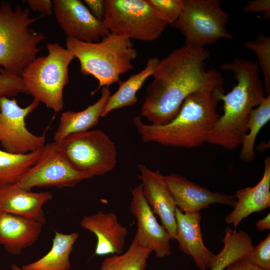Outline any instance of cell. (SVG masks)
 I'll use <instances>...</instances> for the list:
<instances>
[{
	"instance_id": "cell-25",
	"label": "cell",
	"mask_w": 270,
	"mask_h": 270,
	"mask_svg": "<svg viewBox=\"0 0 270 270\" xmlns=\"http://www.w3.org/2000/svg\"><path fill=\"white\" fill-rule=\"evenodd\" d=\"M42 149L24 154L0 150V188L18 183L38 161Z\"/></svg>"
},
{
	"instance_id": "cell-1",
	"label": "cell",
	"mask_w": 270,
	"mask_h": 270,
	"mask_svg": "<svg viewBox=\"0 0 270 270\" xmlns=\"http://www.w3.org/2000/svg\"><path fill=\"white\" fill-rule=\"evenodd\" d=\"M210 55L204 48L184 45L160 60L146 88L141 116L153 125L166 124L176 117L190 94L222 87L220 73L206 69Z\"/></svg>"
},
{
	"instance_id": "cell-4",
	"label": "cell",
	"mask_w": 270,
	"mask_h": 270,
	"mask_svg": "<svg viewBox=\"0 0 270 270\" xmlns=\"http://www.w3.org/2000/svg\"><path fill=\"white\" fill-rule=\"evenodd\" d=\"M44 16L32 17L28 8L0 2V68L21 77L37 57L39 44L46 38L44 32L30 27Z\"/></svg>"
},
{
	"instance_id": "cell-6",
	"label": "cell",
	"mask_w": 270,
	"mask_h": 270,
	"mask_svg": "<svg viewBox=\"0 0 270 270\" xmlns=\"http://www.w3.org/2000/svg\"><path fill=\"white\" fill-rule=\"evenodd\" d=\"M46 47L48 55L37 56L21 78L26 94L58 112L64 107L63 90L69 82L68 66L74 58L58 42L48 43Z\"/></svg>"
},
{
	"instance_id": "cell-2",
	"label": "cell",
	"mask_w": 270,
	"mask_h": 270,
	"mask_svg": "<svg viewBox=\"0 0 270 270\" xmlns=\"http://www.w3.org/2000/svg\"><path fill=\"white\" fill-rule=\"evenodd\" d=\"M222 87L203 90L189 95L178 114L170 122L160 126L146 124L140 116L132 118V124L146 142H154L164 146L193 148L206 142L218 119L216 108Z\"/></svg>"
},
{
	"instance_id": "cell-30",
	"label": "cell",
	"mask_w": 270,
	"mask_h": 270,
	"mask_svg": "<svg viewBox=\"0 0 270 270\" xmlns=\"http://www.w3.org/2000/svg\"><path fill=\"white\" fill-rule=\"evenodd\" d=\"M252 266L262 270H270V234L256 246H253L245 256Z\"/></svg>"
},
{
	"instance_id": "cell-17",
	"label": "cell",
	"mask_w": 270,
	"mask_h": 270,
	"mask_svg": "<svg viewBox=\"0 0 270 270\" xmlns=\"http://www.w3.org/2000/svg\"><path fill=\"white\" fill-rule=\"evenodd\" d=\"M80 225L96 236V256L122 253L128 230L119 222L114 213L98 211L94 214L86 216L80 221Z\"/></svg>"
},
{
	"instance_id": "cell-8",
	"label": "cell",
	"mask_w": 270,
	"mask_h": 270,
	"mask_svg": "<svg viewBox=\"0 0 270 270\" xmlns=\"http://www.w3.org/2000/svg\"><path fill=\"white\" fill-rule=\"evenodd\" d=\"M228 18L220 0H184L182 12L172 26L184 36L185 46L204 48L233 38L226 28Z\"/></svg>"
},
{
	"instance_id": "cell-27",
	"label": "cell",
	"mask_w": 270,
	"mask_h": 270,
	"mask_svg": "<svg viewBox=\"0 0 270 270\" xmlns=\"http://www.w3.org/2000/svg\"><path fill=\"white\" fill-rule=\"evenodd\" d=\"M152 249L140 245L135 236L128 249L104 258L100 270H146Z\"/></svg>"
},
{
	"instance_id": "cell-15",
	"label": "cell",
	"mask_w": 270,
	"mask_h": 270,
	"mask_svg": "<svg viewBox=\"0 0 270 270\" xmlns=\"http://www.w3.org/2000/svg\"><path fill=\"white\" fill-rule=\"evenodd\" d=\"M142 192L154 213L160 218L162 224L171 240H176V206L160 171H153L144 164H139Z\"/></svg>"
},
{
	"instance_id": "cell-11",
	"label": "cell",
	"mask_w": 270,
	"mask_h": 270,
	"mask_svg": "<svg viewBox=\"0 0 270 270\" xmlns=\"http://www.w3.org/2000/svg\"><path fill=\"white\" fill-rule=\"evenodd\" d=\"M39 105L36 100L25 108L20 107L16 99L0 96V143L4 150L15 154H24L42 149L44 136L30 132L25 120Z\"/></svg>"
},
{
	"instance_id": "cell-12",
	"label": "cell",
	"mask_w": 270,
	"mask_h": 270,
	"mask_svg": "<svg viewBox=\"0 0 270 270\" xmlns=\"http://www.w3.org/2000/svg\"><path fill=\"white\" fill-rule=\"evenodd\" d=\"M53 13L66 38L96 42L110 34L104 21L96 18L80 0H54Z\"/></svg>"
},
{
	"instance_id": "cell-24",
	"label": "cell",
	"mask_w": 270,
	"mask_h": 270,
	"mask_svg": "<svg viewBox=\"0 0 270 270\" xmlns=\"http://www.w3.org/2000/svg\"><path fill=\"white\" fill-rule=\"evenodd\" d=\"M224 246L216 254L210 270H223L228 265L244 257L253 247L252 240L244 230L227 227L222 240Z\"/></svg>"
},
{
	"instance_id": "cell-31",
	"label": "cell",
	"mask_w": 270,
	"mask_h": 270,
	"mask_svg": "<svg viewBox=\"0 0 270 270\" xmlns=\"http://www.w3.org/2000/svg\"><path fill=\"white\" fill-rule=\"evenodd\" d=\"M20 93H26L21 77L0 68V96L9 98Z\"/></svg>"
},
{
	"instance_id": "cell-28",
	"label": "cell",
	"mask_w": 270,
	"mask_h": 270,
	"mask_svg": "<svg viewBox=\"0 0 270 270\" xmlns=\"http://www.w3.org/2000/svg\"><path fill=\"white\" fill-rule=\"evenodd\" d=\"M245 47L256 56L259 68L262 72L264 86L266 93L270 92V37L260 33L254 40L246 42Z\"/></svg>"
},
{
	"instance_id": "cell-35",
	"label": "cell",
	"mask_w": 270,
	"mask_h": 270,
	"mask_svg": "<svg viewBox=\"0 0 270 270\" xmlns=\"http://www.w3.org/2000/svg\"><path fill=\"white\" fill-rule=\"evenodd\" d=\"M223 270H262L251 265L245 256L228 265Z\"/></svg>"
},
{
	"instance_id": "cell-23",
	"label": "cell",
	"mask_w": 270,
	"mask_h": 270,
	"mask_svg": "<svg viewBox=\"0 0 270 270\" xmlns=\"http://www.w3.org/2000/svg\"><path fill=\"white\" fill-rule=\"evenodd\" d=\"M77 232L64 234L55 232L50 250L36 261L24 265L23 270H68L71 268L70 256L79 237Z\"/></svg>"
},
{
	"instance_id": "cell-26",
	"label": "cell",
	"mask_w": 270,
	"mask_h": 270,
	"mask_svg": "<svg viewBox=\"0 0 270 270\" xmlns=\"http://www.w3.org/2000/svg\"><path fill=\"white\" fill-rule=\"evenodd\" d=\"M270 120V94H268L256 106L252 108L249 114L248 132L242 141L240 160L246 162H251L255 158L254 146L258 133ZM248 133V132H247Z\"/></svg>"
},
{
	"instance_id": "cell-18",
	"label": "cell",
	"mask_w": 270,
	"mask_h": 270,
	"mask_svg": "<svg viewBox=\"0 0 270 270\" xmlns=\"http://www.w3.org/2000/svg\"><path fill=\"white\" fill-rule=\"evenodd\" d=\"M53 198L48 192H32L14 184L0 188V212L20 216L44 224L43 205Z\"/></svg>"
},
{
	"instance_id": "cell-21",
	"label": "cell",
	"mask_w": 270,
	"mask_h": 270,
	"mask_svg": "<svg viewBox=\"0 0 270 270\" xmlns=\"http://www.w3.org/2000/svg\"><path fill=\"white\" fill-rule=\"evenodd\" d=\"M110 96L109 86H103L100 98L94 104L81 111L63 112L54 134V142H60L71 134L88 131L96 126Z\"/></svg>"
},
{
	"instance_id": "cell-14",
	"label": "cell",
	"mask_w": 270,
	"mask_h": 270,
	"mask_svg": "<svg viewBox=\"0 0 270 270\" xmlns=\"http://www.w3.org/2000/svg\"><path fill=\"white\" fill-rule=\"evenodd\" d=\"M164 180L176 207L183 212H198L210 204H220L234 208L233 195L212 192L176 174L164 176Z\"/></svg>"
},
{
	"instance_id": "cell-5",
	"label": "cell",
	"mask_w": 270,
	"mask_h": 270,
	"mask_svg": "<svg viewBox=\"0 0 270 270\" xmlns=\"http://www.w3.org/2000/svg\"><path fill=\"white\" fill-rule=\"evenodd\" d=\"M66 46L79 60L82 74L98 80V86L92 94L100 88L118 82L121 74L134 68L132 61L138 56L130 40L112 34L96 42L66 38Z\"/></svg>"
},
{
	"instance_id": "cell-13",
	"label": "cell",
	"mask_w": 270,
	"mask_h": 270,
	"mask_svg": "<svg viewBox=\"0 0 270 270\" xmlns=\"http://www.w3.org/2000/svg\"><path fill=\"white\" fill-rule=\"evenodd\" d=\"M132 194L130 209L136 218L138 226L134 236L140 245L152 249L156 258L170 256L171 238L164 226L158 222L144 198L141 184L132 189Z\"/></svg>"
},
{
	"instance_id": "cell-22",
	"label": "cell",
	"mask_w": 270,
	"mask_h": 270,
	"mask_svg": "<svg viewBox=\"0 0 270 270\" xmlns=\"http://www.w3.org/2000/svg\"><path fill=\"white\" fill-rule=\"evenodd\" d=\"M160 60L156 57L150 58L145 68L140 72L130 76L125 81L120 80L118 88L110 95L106 104L102 116H106L110 112L132 106L138 100L136 93L146 80L152 76Z\"/></svg>"
},
{
	"instance_id": "cell-34",
	"label": "cell",
	"mask_w": 270,
	"mask_h": 270,
	"mask_svg": "<svg viewBox=\"0 0 270 270\" xmlns=\"http://www.w3.org/2000/svg\"><path fill=\"white\" fill-rule=\"evenodd\" d=\"M84 2L96 18L104 21L106 12L104 0H84Z\"/></svg>"
},
{
	"instance_id": "cell-3",
	"label": "cell",
	"mask_w": 270,
	"mask_h": 270,
	"mask_svg": "<svg viewBox=\"0 0 270 270\" xmlns=\"http://www.w3.org/2000/svg\"><path fill=\"white\" fill-rule=\"evenodd\" d=\"M219 68L232 72L238 82L230 92L220 96L224 102V112L216 122L208 142L232 150L241 144L248 132L250 112L266 97V92L258 62L236 58Z\"/></svg>"
},
{
	"instance_id": "cell-19",
	"label": "cell",
	"mask_w": 270,
	"mask_h": 270,
	"mask_svg": "<svg viewBox=\"0 0 270 270\" xmlns=\"http://www.w3.org/2000/svg\"><path fill=\"white\" fill-rule=\"evenodd\" d=\"M43 224L20 216L0 212V244L8 253L19 254L34 244Z\"/></svg>"
},
{
	"instance_id": "cell-33",
	"label": "cell",
	"mask_w": 270,
	"mask_h": 270,
	"mask_svg": "<svg viewBox=\"0 0 270 270\" xmlns=\"http://www.w3.org/2000/svg\"><path fill=\"white\" fill-rule=\"evenodd\" d=\"M28 7L33 11L40 12L44 16H51L53 13V2L50 0H25Z\"/></svg>"
},
{
	"instance_id": "cell-20",
	"label": "cell",
	"mask_w": 270,
	"mask_h": 270,
	"mask_svg": "<svg viewBox=\"0 0 270 270\" xmlns=\"http://www.w3.org/2000/svg\"><path fill=\"white\" fill-rule=\"evenodd\" d=\"M236 202L234 210L226 216L225 222L236 228L242 220L250 214L270 206V158L264 162V172L260 180L252 187L236 192Z\"/></svg>"
},
{
	"instance_id": "cell-9",
	"label": "cell",
	"mask_w": 270,
	"mask_h": 270,
	"mask_svg": "<svg viewBox=\"0 0 270 270\" xmlns=\"http://www.w3.org/2000/svg\"><path fill=\"white\" fill-rule=\"evenodd\" d=\"M56 142L72 166L88 178L104 174L116 165L115 144L102 130L71 134Z\"/></svg>"
},
{
	"instance_id": "cell-32",
	"label": "cell",
	"mask_w": 270,
	"mask_h": 270,
	"mask_svg": "<svg viewBox=\"0 0 270 270\" xmlns=\"http://www.w3.org/2000/svg\"><path fill=\"white\" fill-rule=\"evenodd\" d=\"M244 12H260L264 13V18L270 17V0H254L246 2V6L243 8Z\"/></svg>"
},
{
	"instance_id": "cell-36",
	"label": "cell",
	"mask_w": 270,
	"mask_h": 270,
	"mask_svg": "<svg viewBox=\"0 0 270 270\" xmlns=\"http://www.w3.org/2000/svg\"><path fill=\"white\" fill-rule=\"evenodd\" d=\"M256 228L260 230L270 228V214H268L265 218L260 220L256 223Z\"/></svg>"
},
{
	"instance_id": "cell-7",
	"label": "cell",
	"mask_w": 270,
	"mask_h": 270,
	"mask_svg": "<svg viewBox=\"0 0 270 270\" xmlns=\"http://www.w3.org/2000/svg\"><path fill=\"white\" fill-rule=\"evenodd\" d=\"M104 22L116 36L152 42L167 25L148 0H104Z\"/></svg>"
},
{
	"instance_id": "cell-10",
	"label": "cell",
	"mask_w": 270,
	"mask_h": 270,
	"mask_svg": "<svg viewBox=\"0 0 270 270\" xmlns=\"http://www.w3.org/2000/svg\"><path fill=\"white\" fill-rule=\"evenodd\" d=\"M88 178L72 166L54 141L45 144L38 161L16 184L31 190L35 187H74Z\"/></svg>"
},
{
	"instance_id": "cell-37",
	"label": "cell",
	"mask_w": 270,
	"mask_h": 270,
	"mask_svg": "<svg viewBox=\"0 0 270 270\" xmlns=\"http://www.w3.org/2000/svg\"><path fill=\"white\" fill-rule=\"evenodd\" d=\"M11 268L12 270H23L16 264H12Z\"/></svg>"
},
{
	"instance_id": "cell-16",
	"label": "cell",
	"mask_w": 270,
	"mask_h": 270,
	"mask_svg": "<svg viewBox=\"0 0 270 270\" xmlns=\"http://www.w3.org/2000/svg\"><path fill=\"white\" fill-rule=\"evenodd\" d=\"M176 240L179 248L191 256L200 270H210L216 254L204 244L200 228L202 215L198 212H183L178 208L175 212Z\"/></svg>"
},
{
	"instance_id": "cell-29",
	"label": "cell",
	"mask_w": 270,
	"mask_h": 270,
	"mask_svg": "<svg viewBox=\"0 0 270 270\" xmlns=\"http://www.w3.org/2000/svg\"><path fill=\"white\" fill-rule=\"evenodd\" d=\"M167 24L172 25L182 14L184 0H148Z\"/></svg>"
}]
</instances>
